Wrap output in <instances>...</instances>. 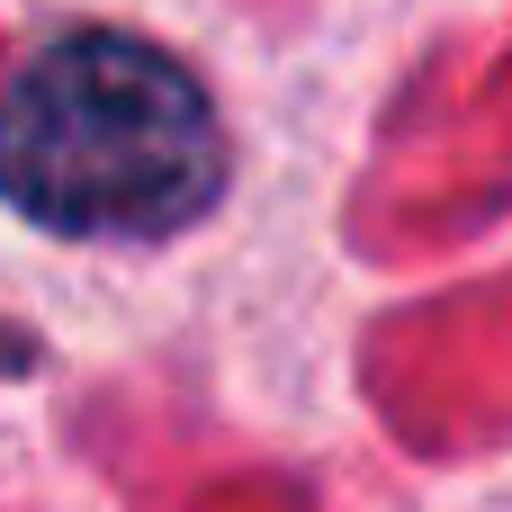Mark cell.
Listing matches in <instances>:
<instances>
[{"label":"cell","instance_id":"6da1fadb","mask_svg":"<svg viewBox=\"0 0 512 512\" xmlns=\"http://www.w3.org/2000/svg\"><path fill=\"white\" fill-rule=\"evenodd\" d=\"M225 189V126L198 72L144 36L81 27L0 90V198L54 234H180Z\"/></svg>","mask_w":512,"mask_h":512}]
</instances>
